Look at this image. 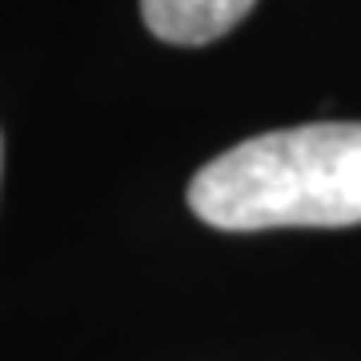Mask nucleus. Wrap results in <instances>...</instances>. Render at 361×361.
<instances>
[{"instance_id":"1","label":"nucleus","mask_w":361,"mask_h":361,"mask_svg":"<svg viewBox=\"0 0 361 361\" xmlns=\"http://www.w3.org/2000/svg\"><path fill=\"white\" fill-rule=\"evenodd\" d=\"M189 209L225 233L361 225V121L273 129L213 157Z\"/></svg>"},{"instance_id":"2","label":"nucleus","mask_w":361,"mask_h":361,"mask_svg":"<svg viewBox=\"0 0 361 361\" xmlns=\"http://www.w3.org/2000/svg\"><path fill=\"white\" fill-rule=\"evenodd\" d=\"M257 0H141L149 32L169 44H209L253 13Z\"/></svg>"}]
</instances>
